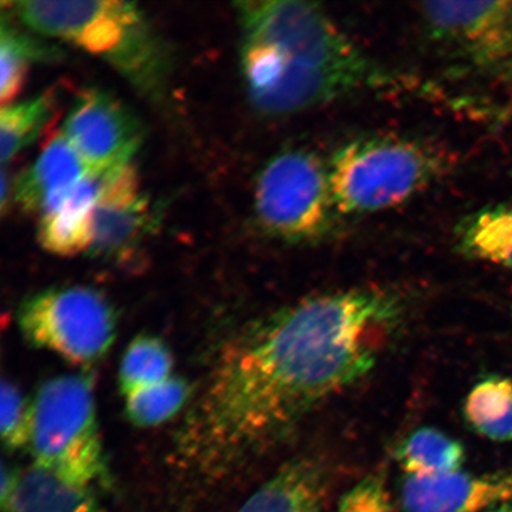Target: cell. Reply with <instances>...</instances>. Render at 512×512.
Returning a JSON list of instances; mask_svg holds the SVG:
<instances>
[{
    "label": "cell",
    "instance_id": "obj_1",
    "mask_svg": "<svg viewBox=\"0 0 512 512\" xmlns=\"http://www.w3.org/2000/svg\"><path fill=\"white\" fill-rule=\"evenodd\" d=\"M401 317L394 294H316L249 325L228 342L183 446L222 466L274 443L319 403L363 379Z\"/></svg>",
    "mask_w": 512,
    "mask_h": 512
},
{
    "label": "cell",
    "instance_id": "obj_2",
    "mask_svg": "<svg viewBox=\"0 0 512 512\" xmlns=\"http://www.w3.org/2000/svg\"><path fill=\"white\" fill-rule=\"evenodd\" d=\"M236 11L249 100L268 117L399 85L316 3L256 0L236 4Z\"/></svg>",
    "mask_w": 512,
    "mask_h": 512
},
{
    "label": "cell",
    "instance_id": "obj_3",
    "mask_svg": "<svg viewBox=\"0 0 512 512\" xmlns=\"http://www.w3.org/2000/svg\"><path fill=\"white\" fill-rule=\"evenodd\" d=\"M3 4L25 27L101 57L145 95L159 98L165 91L169 50L136 4L115 0Z\"/></svg>",
    "mask_w": 512,
    "mask_h": 512
},
{
    "label": "cell",
    "instance_id": "obj_4",
    "mask_svg": "<svg viewBox=\"0 0 512 512\" xmlns=\"http://www.w3.org/2000/svg\"><path fill=\"white\" fill-rule=\"evenodd\" d=\"M438 147L419 140L375 134L352 139L328 163L337 214L362 216L402 206L446 174Z\"/></svg>",
    "mask_w": 512,
    "mask_h": 512
},
{
    "label": "cell",
    "instance_id": "obj_5",
    "mask_svg": "<svg viewBox=\"0 0 512 512\" xmlns=\"http://www.w3.org/2000/svg\"><path fill=\"white\" fill-rule=\"evenodd\" d=\"M31 403L29 448L34 465L91 488L105 476L106 467L91 377H54L42 384Z\"/></svg>",
    "mask_w": 512,
    "mask_h": 512
},
{
    "label": "cell",
    "instance_id": "obj_6",
    "mask_svg": "<svg viewBox=\"0 0 512 512\" xmlns=\"http://www.w3.org/2000/svg\"><path fill=\"white\" fill-rule=\"evenodd\" d=\"M256 220L272 238L312 243L325 238L337 214L328 163L304 147H291L273 156L256 181Z\"/></svg>",
    "mask_w": 512,
    "mask_h": 512
},
{
    "label": "cell",
    "instance_id": "obj_7",
    "mask_svg": "<svg viewBox=\"0 0 512 512\" xmlns=\"http://www.w3.org/2000/svg\"><path fill=\"white\" fill-rule=\"evenodd\" d=\"M18 325L34 347L79 366L100 361L117 334L111 303L94 288L79 285L53 287L29 297L19 307Z\"/></svg>",
    "mask_w": 512,
    "mask_h": 512
},
{
    "label": "cell",
    "instance_id": "obj_8",
    "mask_svg": "<svg viewBox=\"0 0 512 512\" xmlns=\"http://www.w3.org/2000/svg\"><path fill=\"white\" fill-rule=\"evenodd\" d=\"M419 14L434 42L478 70H503L512 63V0L430 2Z\"/></svg>",
    "mask_w": 512,
    "mask_h": 512
},
{
    "label": "cell",
    "instance_id": "obj_9",
    "mask_svg": "<svg viewBox=\"0 0 512 512\" xmlns=\"http://www.w3.org/2000/svg\"><path fill=\"white\" fill-rule=\"evenodd\" d=\"M61 132L89 171L98 176L131 164L143 142V127L136 115L98 88L79 94Z\"/></svg>",
    "mask_w": 512,
    "mask_h": 512
},
{
    "label": "cell",
    "instance_id": "obj_10",
    "mask_svg": "<svg viewBox=\"0 0 512 512\" xmlns=\"http://www.w3.org/2000/svg\"><path fill=\"white\" fill-rule=\"evenodd\" d=\"M149 198L140 190L136 169L131 164L102 177L93 216L94 258L124 262L142 246L155 228Z\"/></svg>",
    "mask_w": 512,
    "mask_h": 512
},
{
    "label": "cell",
    "instance_id": "obj_11",
    "mask_svg": "<svg viewBox=\"0 0 512 512\" xmlns=\"http://www.w3.org/2000/svg\"><path fill=\"white\" fill-rule=\"evenodd\" d=\"M400 502L402 512H485L512 502V472L406 476Z\"/></svg>",
    "mask_w": 512,
    "mask_h": 512
},
{
    "label": "cell",
    "instance_id": "obj_12",
    "mask_svg": "<svg viewBox=\"0 0 512 512\" xmlns=\"http://www.w3.org/2000/svg\"><path fill=\"white\" fill-rule=\"evenodd\" d=\"M93 175L62 132L49 139L40 157L17 179L15 201L41 216L54 210L76 184Z\"/></svg>",
    "mask_w": 512,
    "mask_h": 512
},
{
    "label": "cell",
    "instance_id": "obj_13",
    "mask_svg": "<svg viewBox=\"0 0 512 512\" xmlns=\"http://www.w3.org/2000/svg\"><path fill=\"white\" fill-rule=\"evenodd\" d=\"M104 176L83 178L59 206L41 216L37 236L46 251L57 256L89 252L93 242L94 208Z\"/></svg>",
    "mask_w": 512,
    "mask_h": 512
},
{
    "label": "cell",
    "instance_id": "obj_14",
    "mask_svg": "<svg viewBox=\"0 0 512 512\" xmlns=\"http://www.w3.org/2000/svg\"><path fill=\"white\" fill-rule=\"evenodd\" d=\"M328 478L312 458L285 464L249 497L239 512H323Z\"/></svg>",
    "mask_w": 512,
    "mask_h": 512
},
{
    "label": "cell",
    "instance_id": "obj_15",
    "mask_svg": "<svg viewBox=\"0 0 512 512\" xmlns=\"http://www.w3.org/2000/svg\"><path fill=\"white\" fill-rule=\"evenodd\" d=\"M8 512H105L91 488L63 480L35 465L22 472Z\"/></svg>",
    "mask_w": 512,
    "mask_h": 512
},
{
    "label": "cell",
    "instance_id": "obj_16",
    "mask_svg": "<svg viewBox=\"0 0 512 512\" xmlns=\"http://www.w3.org/2000/svg\"><path fill=\"white\" fill-rule=\"evenodd\" d=\"M458 236L465 255L512 270V202L486 207L467 217Z\"/></svg>",
    "mask_w": 512,
    "mask_h": 512
},
{
    "label": "cell",
    "instance_id": "obj_17",
    "mask_svg": "<svg viewBox=\"0 0 512 512\" xmlns=\"http://www.w3.org/2000/svg\"><path fill=\"white\" fill-rule=\"evenodd\" d=\"M464 419L480 437L512 441V377L492 375L475 384L467 394Z\"/></svg>",
    "mask_w": 512,
    "mask_h": 512
},
{
    "label": "cell",
    "instance_id": "obj_18",
    "mask_svg": "<svg viewBox=\"0 0 512 512\" xmlns=\"http://www.w3.org/2000/svg\"><path fill=\"white\" fill-rule=\"evenodd\" d=\"M396 459L407 476H439L462 470L465 448L458 440L432 427H422L403 441Z\"/></svg>",
    "mask_w": 512,
    "mask_h": 512
},
{
    "label": "cell",
    "instance_id": "obj_19",
    "mask_svg": "<svg viewBox=\"0 0 512 512\" xmlns=\"http://www.w3.org/2000/svg\"><path fill=\"white\" fill-rule=\"evenodd\" d=\"M59 57L57 51L48 44L30 37L18 28L3 12L2 30H0V100L2 106H8L16 98L27 80L32 63L49 61Z\"/></svg>",
    "mask_w": 512,
    "mask_h": 512
},
{
    "label": "cell",
    "instance_id": "obj_20",
    "mask_svg": "<svg viewBox=\"0 0 512 512\" xmlns=\"http://www.w3.org/2000/svg\"><path fill=\"white\" fill-rule=\"evenodd\" d=\"M174 358L162 339L140 335L128 345L119 370V384L125 396L138 389L170 379Z\"/></svg>",
    "mask_w": 512,
    "mask_h": 512
},
{
    "label": "cell",
    "instance_id": "obj_21",
    "mask_svg": "<svg viewBox=\"0 0 512 512\" xmlns=\"http://www.w3.org/2000/svg\"><path fill=\"white\" fill-rule=\"evenodd\" d=\"M54 95L3 106L0 112V158L6 164L38 137L53 114Z\"/></svg>",
    "mask_w": 512,
    "mask_h": 512
},
{
    "label": "cell",
    "instance_id": "obj_22",
    "mask_svg": "<svg viewBox=\"0 0 512 512\" xmlns=\"http://www.w3.org/2000/svg\"><path fill=\"white\" fill-rule=\"evenodd\" d=\"M189 383L181 377L153 384L126 396L125 414L137 427H156L174 418L189 399Z\"/></svg>",
    "mask_w": 512,
    "mask_h": 512
},
{
    "label": "cell",
    "instance_id": "obj_23",
    "mask_svg": "<svg viewBox=\"0 0 512 512\" xmlns=\"http://www.w3.org/2000/svg\"><path fill=\"white\" fill-rule=\"evenodd\" d=\"M0 430L10 451L29 446L32 425V403L24 398L14 383L3 381L0 388Z\"/></svg>",
    "mask_w": 512,
    "mask_h": 512
},
{
    "label": "cell",
    "instance_id": "obj_24",
    "mask_svg": "<svg viewBox=\"0 0 512 512\" xmlns=\"http://www.w3.org/2000/svg\"><path fill=\"white\" fill-rule=\"evenodd\" d=\"M337 512H393L392 502L382 475H371L344 494Z\"/></svg>",
    "mask_w": 512,
    "mask_h": 512
},
{
    "label": "cell",
    "instance_id": "obj_25",
    "mask_svg": "<svg viewBox=\"0 0 512 512\" xmlns=\"http://www.w3.org/2000/svg\"><path fill=\"white\" fill-rule=\"evenodd\" d=\"M22 472H18L14 467L3 463L2 465V485H0V505L3 512H8L12 499H14L18 489L19 480Z\"/></svg>",
    "mask_w": 512,
    "mask_h": 512
},
{
    "label": "cell",
    "instance_id": "obj_26",
    "mask_svg": "<svg viewBox=\"0 0 512 512\" xmlns=\"http://www.w3.org/2000/svg\"><path fill=\"white\" fill-rule=\"evenodd\" d=\"M485 512H512V502L497 505V507L486 510Z\"/></svg>",
    "mask_w": 512,
    "mask_h": 512
},
{
    "label": "cell",
    "instance_id": "obj_27",
    "mask_svg": "<svg viewBox=\"0 0 512 512\" xmlns=\"http://www.w3.org/2000/svg\"><path fill=\"white\" fill-rule=\"evenodd\" d=\"M505 76H508V80H509V83L512 87V63L510 64V66L508 68H505L503 70Z\"/></svg>",
    "mask_w": 512,
    "mask_h": 512
}]
</instances>
